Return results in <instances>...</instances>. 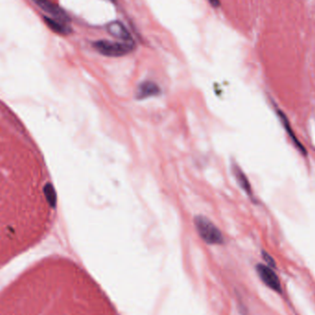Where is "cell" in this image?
<instances>
[{
    "label": "cell",
    "mask_w": 315,
    "mask_h": 315,
    "mask_svg": "<svg viewBox=\"0 0 315 315\" xmlns=\"http://www.w3.org/2000/svg\"><path fill=\"white\" fill-rule=\"evenodd\" d=\"M193 221L195 229L204 242L209 244H223L222 233L209 219L204 216H196Z\"/></svg>",
    "instance_id": "cell-1"
},
{
    "label": "cell",
    "mask_w": 315,
    "mask_h": 315,
    "mask_svg": "<svg viewBox=\"0 0 315 315\" xmlns=\"http://www.w3.org/2000/svg\"><path fill=\"white\" fill-rule=\"evenodd\" d=\"M93 47L97 52H99L102 56L108 57H120L131 53L135 49L133 43L124 42L108 41V40H100L93 43Z\"/></svg>",
    "instance_id": "cell-2"
},
{
    "label": "cell",
    "mask_w": 315,
    "mask_h": 315,
    "mask_svg": "<svg viewBox=\"0 0 315 315\" xmlns=\"http://www.w3.org/2000/svg\"><path fill=\"white\" fill-rule=\"evenodd\" d=\"M106 30L111 35L121 39L124 42H131V35L127 31L126 26L121 21H114L109 22L106 25Z\"/></svg>",
    "instance_id": "cell-5"
},
{
    "label": "cell",
    "mask_w": 315,
    "mask_h": 315,
    "mask_svg": "<svg viewBox=\"0 0 315 315\" xmlns=\"http://www.w3.org/2000/svg\"><path fill=\"white\" fill-rule=\"evenodd\" d=\"M232 172H233L234 176H235V178L237 180V182L239 183L240 186L242 187V189L249 196H253V191H252V188H251V184H250L249 181H248V178L244 174L243 170L240 168L236 163L232 164Z\"/></svg>",
    "instance_id": "cell-7"
},
{
    "label": "cell",
    "mask_w": 315,
    "mask_h": 315,
    "mask_svg": "<svg viewBox=\"0 0 315 315\" xmlns=\"http://www.w3.org/2000/svg\"><path fill=\"white\" fill-rule=\"evenodd\" d=\"M263 257H264V261L266 262V264H268V266H270V267H274L275 266L274 260L267 253L264 252L263 253Z\"/></svg>",
    "instance_id": "cell-10"
},
{
    "label": "cell",
    "mask_w": 315,
    "mask_h": 315,
    "mask_svg": "<svg viewBox=\"0 0 315 315\" xmlns=\"http://www.w3.org/2000/svg\"><path fill=\"white\" fill-rule=\"evenodd\" d=\"M32 1L45 12L50 14L53 19L59 20L66 23L69 21L66 12L54 2H52L51 0H32Z\"/></svg>",
    "instance_id": "cell-4"
},
{
    "label": "cell",
    "mask_w": 315,
    "mask_h": 315,
    "mask_svg": "<svg viewBox=\"0 0 315 315\" xmlns=\"http://www.w3.org/2000/svg\"><path fill=\"white\" fill-rule=\"evenodd\" d=\"M209 2L213 8H219V4H220L219 0H209Z\"/></svg>",
    "instance_id": "cell-11"
},
{
    "label": "cell",
    "mask_w": 315,
    "mask_h": 315,
    "mask_svg": "<svg viewBox=\"0 0 315 315\" xmlns=\"http://www.w3.org/2000/svg\"><path fill=\"white\" fill-rule=\"evenodd\" d=\"M45 21L48 27L51 29L52 31H55L56 33H59L62 35H66L70 33V27L66 24V22L56 20L49 17H45Z\"/></svg>",
    "instance_id": "cell-8"
},
{
    "label": "cell",
    "mask_w": 315,
    "mask_h": 315,
    "mask_svg": "<svg viewBox=\"0 0 315 315\" xmlns=\"http://www.w3.org/2000/svg\"><path fill=\"white\" fill-rule=\"evenodd\" d=\"M161 93V89L155 82H144L137 88V100H144L149 97L157 96Z\"/></svg>",
    "instance_id": "cell-6"
},
{
    "label": "cell",
    "mask_w": 315,
    "mask_h": 315,
    "mask_svg": "<svg viewBox=\"0 0 315 315\" xmlns=\"http://www.w3.org/2000/svg\"><path fill=\"white\" fill-rule=\"evenodd\" d=\"M256 271L260 279L266 287L279 293L282 291L280 278L275 274L274 270L272 269V267L265 264H259L256 266Z\"/></svg>",
    "instance_id": "cell-3"
},
{
    "label": "cell",
    "mask_w": 315,
    "mask_h": 315,
    "mask_svg": "<svg viewBox=\"0 0 315 315\" xmlns=\"http://www.w3.org/2000/svg\"><path fill=\"white\" fill-rule=\"evenodd\" d=\"M278 114H279V116H280L281 122L283 124V127H285L286 131L289 133V136H290V138L292 139V141L294 142L296 147L299 149V151H300V152L306 154V150H305L304 147L300 144V141L295 137L294 132H293L292 129H291V127H290V122H289L288 118L285 116L284 114H283V112H280V111H278Z\"/></svg>",
    "instance_id": "cell-9"
}]
</instances>
